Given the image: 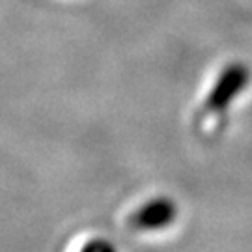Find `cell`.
I'll use <instances>...</instances> for the list:
<instances>
[{
	"label": "cell",
	"instance_id": "obj_2",
	"mask_svg": "<svg viewBox=\"0 0 252 252\" xmlns=\"http://www.w3.org/2000/svg\"><path fill=\"white\" fill-rule=\"evenodd\" d=\"M178 215L176 204L168 198H157L148 202L142 209H138L135 215L131 217V226L138 230H157L168 226Z\"/></svg>",
	"mask_w": 252,
	"mask_h": 252
},
{
	"label": "cell",
	"instance_id": "obj_1",
	"mask_svg": "<svg viewBox=\"0 0 252 252\" xmlns=\"http://www.w3.org/2000/svg\"><path fill=\"white\" fill-rule=\"evenodd\" d=\"M249 79H251V71L243 63L228 65L224 71L220 73L213 90L209 92V95L204 101V108H202L200 118L211 120V122L219 120L226 108L230 107V103L245 90V86L249 84Z\"/></svg>",
	"mask_w": 252,
	"mask_h": 252
}]
</instances>
